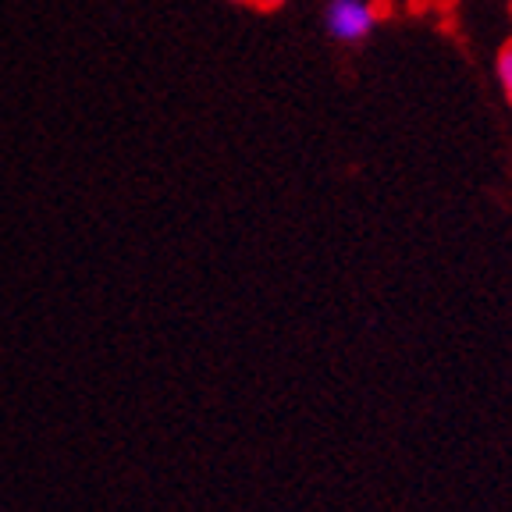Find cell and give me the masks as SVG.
Segmentation results:
<instances>
[{
  "label": "cell",
  "instance_id": "6da1fadb",
  "mask_svg": "<svg viewBox=\"0 0 512 512\" xmlns=\"http://www.w3.org/2000/svg\"><path fill=\"white\" fill-rule=\"evenodd\" d=\"M377 22H381V15H377L374 4H367V0H331L328 11H324V25L342 43L367 40Z\"/></svg>",
  "mask_w": 512,
  "mask_h": 512
},
{
  "label": "cell",
  "instance_id": "3957f363",
  "mask_svg": "<svg viewBox=\"0 0 512 512\" xmlns=\"http://www.w3.org/2000/svg\"><path fill=\"white\" fill-rule=\"evenodd\" d=\"M253 8H260V11H274L278 4H285V0H249Z\"/></svg>",
  "mask_w": 512,
  "mask_h": 512
},
{
  "label": "cell",
  "instance_id": "7a4b0ae2",
  "mask_svg": "<svg viewBox=\"0 0 512 512\" xmlns=\"http://www.w3.org/2000/svg\"><path fill=\"white\" fill-rule=\"evenodd\" d=\"M498 82H502V93L512 107V40L498 50Z\"/></svg>",
  "mask_w": 512,
  "mask_h": 512
}]
</instances>
